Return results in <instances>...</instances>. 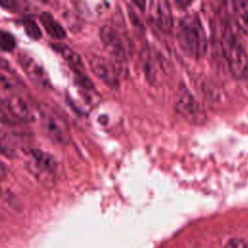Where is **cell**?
I'll list each match as a JSON object with an SVG mask.
<instances>
[{
  "label": "cell",
  "instance_id": "cb8c5ba5",
  "mask_svg": "<svg viewBox=\"0 0 248 248\" xmlns=\"http://www.w3.org/2000/svg\"><path fill=\"white\" fill-rule=\"evenodd\" d=\"M0 194H1V187H0Z\"/></svg>",
  "mask_w": 248,
  "mask_h": 248
},
{
  "label": "cell",
  "instance_id": "4fadbf2b",
  "mask_svg": "<svg viewBox=\"0 0 248 248\" xmlns=\"http://www.w3.org/2000/svg\"><path fill=\"white\" fill-rule=\"evenodd\" d=\"M232 6L236 27L243 34L248 35V1H235Z\"/></svg>",
  "mask_w": 248,
  "mask_h": 248
},
{
  "label": "cell",
  "instance_id": "52a82bcc",
  "mask_svg": "<svg viewBox=\"0 0 248 248\" xmlns=\"http://www.w3.org/2000/svg\"><path fill=\"white\" fill-rule=\"evenodd\" d=\"M89 66L92 73L111 89L119 87V72L112 62L103 56L93 55L89 58Z\"/></svg>",
  "mask_w": 248,
  "mask_h": 248
},
{
  "label": "cell",
  "instance_id": "7c38bea8",
  "mask_svg": "<svg viewBox=\"0 0 248 248\" xmlns=\"http://www.w3.org/2000/svg\"><path fill=\"white\" fill-rule=\"evenodd\" d=\"M40 21L47 35L51 38L55 40H62L66 37V31L64 27L54 18L50 13H42L40 15Z\"/></svg>",
  "mask_w": 248,
  "mask_h": 248
},
{
  "label": "cell",
  "instance_id": "ba28073f",
  "mask_svg": "<svg viewBox=\"0 0 248 248\" xmlns=\"http://www.w3.org/2000/svg\"><path fill=\"white\" fill-rule=\"evenodd\" d=\"M18 64L28 77V78L38 87L46 88L49 86L50 81L47 73L44 67L31 55L25 52H19L17 54Z\"/></svg>",
  "mask_w": 248,
  "mask_h": 248
},
{
  "label": "cell",
  "instance_id": "30bf717a",
  "mask_svg": "<svg viewBox=\"0 0 248 248\" xmlns=\"http://www.w3.org/2000/svg\"><path fill=\"white\" fill-rule=\"evenodd\" d=\"M6 103L10 112L18 122H28L32 119L31 110L27 103L20 96L11 95L7 98Z\"/></svg>",
  "mask_w": 248,
  "mask_h": 248
},
{
  "label": "cell",
  "instance_id": "ffe728a7",
  "mask_svg": "<svg viewBox=\"0 0 248 248\" xmlns=\"http://www.w3.org/2000/svg\"><path fill=\"white\" fill-rule=\"evenodd\" d=\"M12 82L10 79L4 76L2 73H0V90H8L12 88Z\"/></svg>",
  "mask_w": 248,
  "mask_h": 248
},
{
  "label": "cell",
  "instance_id": "ac0fdd59",
  "mask_svg": "<svg viewBox=\"0 0 248 248\" xmlns=\"http://www.w3.org/2000/svg\"><path fill=\"white\" fill-rule=\"evenodd\" d=\"M16 47L14 36L7 31H0V49L3 51H12Z\"/></svg>",
  "mask_w": 248,
  "mask_h": 248
},
{
  "label": "cell",
  "instance_id": "9c48e42d",
  "mask_svg": "<svg viewBox=\"0 0 248 248\" xmlns=\"http://www.w3.org/2000/svg\"><path fill=\"white\" fill-rule=\"evenodd\" d=\"M150 16L155 25L163 32L168 33L173 25V17L170 3L167 1L150 2Z\"/></svg>",
  "mask_w": 248,
  "mask_h": 248
},
{
  "label": "cell",
  "instance_id": "603a6c76",
  "mask_svg": "<svg viewBox=\"0 0 248 248\" xmlns=\"http://www.w3.org/2000/svg\"><path fill=\"white\" fill-rule=\"evenodd\" d=\"M0 69L10 70V65H9L8 61L5 58L1 57V56H0Z\"/></svg>",
  "mask_w": 248,
  "mask_h": 248
},
{
  "label": "cell",
  "instance_id": "9a60e30c",
  "mask_svg": "<svg viewBox=\"0 0 248 248\" xmlns=\"http://www.w3.org/2000/svg\"><path fill=\"white\" fill-rule=\"evenodd\" d=\"M0 154L6 158L14 159L16 157V148L9 135L0 130Z\"/></svg>",
  "mask_w": 248,
  "mask_h": 248
},
{
  "label": "cell",
  "instance_id": "e0dca14e",
  "mask_svg": "<svg viewBox=\"0 0 248 248\" xmlns=\"http://www.w3.org/2000/svg\"><path fill=\"white\" fill-rule=\"evenodd\" d=\"M0 122L6 125H16L18 121L10 112L6 100L0 98Z\"/></svg>",
  "mask_w": 248,
  "mask_h": 248
},
{
  "label": "cell",
  "instance_id": "2e32d148",
  "mask_svg": "<svg viewBox=\"0 0 248 248\" xmlns=\"http://www.w3.org/2000/svg\"><path fill=\"white\" fill-rule=\"evenodd\" d=\"M23 28L26 35L33 40H39L42 37V32L39 25L31 18H25L23 20Z\"/></svg>",
  "mask_w": 248,
  "mask_h": 248
},
{
  "label": "cell",
  "instance_id": "7a4b0ae2",
  "mask_svg": "<svg viewBox=\"0 0 248 248\" xmlns=\"http://www.w3.org/2000/svg\"><path fill=\"white\" fill-rule=\"evenodd\" d=\"M222 49L229 69L235 78H248V53L238 34L231 24L222 31Z\"/></svg>",
  "mask_w": 248,
  "mask_h": 248
},
{
  "label": "cell",
  "instance_id": "8992f818",
  "mask_svg": "<svg viewBox=\"0 0 248 248\" xmlns=\"http://www.w3.org/2000/svg\"><path fill=\"white\" fill-rule=\"evenodd\" d=\"M40 120L43 131L53 141L60 144H67L70 141V132L64 120L51 110L42 109Z\"/></svg>",
  "mask_w": 248,
  "mask_h": 248
},
{
  "label": "cell",
  "instance_id": "277c9868",
  "mask_svg": "<svg viewBox=\"0 0 248 248\" xmlns=\"http://www.w3.org/2000/svg\"><path fill=\"white\" fill-rule=\"evenodd\" d=\"M100 39L106 49L113 57L112 62L120 74L119 70L122 71L128 52L123 38L112 26L104 25L100 29Z\"/></svg>",
  "mask_w": 248,
  "mask_h": 248
},
{
  "label": "cell",
  "instance_id": "5b68a950",
  "mask_svg": "<svg viewBox=\"0 0 248 248\" xmlns=\"http://www.w3.org/2000/svg\"><path fill=\"white\" fill-rule=\"evenodd\" d=\"M175 110L186 121L192 124H202L206 119V112L196 97L184 89L175 102Z\"/></svg>",
  "mask_w": 248,
  "mask_h": 248
},
{
  "label": "cell",
  "instance_id": "44dd1931",
  "mask_svg": "<svg viewBox=\"0 0 248 248\" xmlns=\"http://www.w3.org/2000/svg\"><path fill=\"white\" fill-rule=\"evenodd\" d=\"M129 16H130V20H131L133 26H135L136 28H140V29L142 28V24H141L140 18L138 17L137 14H135V12L132 11L131 9L129 10Z\"/></svg>",
  "mask_w": 248,
  "mask_h": 248
},
{
  "label": "cell",
  "instance_id": "8fae6325",
  "mask_svg": "<svg viewBox=\"0 0 248 248\" xmlns=\"http://www.w3.org/2000/svg\"><path fill=\"white\" fill-rule=\"evenodd\" d=\"M50 46L66 60V62L75 72H82L84 65L80 55L76 50H74L68 45L61 43H51Z\"/></svg>",
  "mask_w": 248,
  "mask_h": 248
},
{
  "label": "cell",
  "instance_id": "d6986e66",
  "mask_svg": "<svg viewBox=\"0 0 248 248\" xmlns=\"http://www.w3.org/2000/svg\"><path fill=\"white\" fill-rule=\"evenodd\" d=\"M223 248H248V244L240 237H231L226 240Z\"/></svg>",
  "mask_w": 248,
  "mask_h": 248
},
{
  "label": "cell",
  "instance_id": "7402d4cb",
  "mask_svg": "<svg viewBox=\"0 0 248 248\" xmlns=\"http://www.w3.org/2000/svg\"><path fill=\"white\" fill-rule=\"evenodd\" d=\"M7 174H8V170H7V168L6 166L0 161V180H3L7 177Z\"/></svg>",
  "mask_w": 248,
  "mask_h": 248
},
{
  "label": "cell",
  "instance_id": "6da1fadb",
  "mask_svg": "<svg viewBox=\"0 0 248 248\" xmlns=\"http://www.w3.org/2000/svg\"><path fill=\"white\" fill-rule=\"evenodd\" d=\"M176 38L182 51L192 57H202L207 49V37L201 19L197 16H187L180 19Z\"/></svg>",
  "mask_w": 248,
  "mask_h": 248
},
{
  "label": "cell",
  "instance_id": "5bb4252c",
  "mask_svg": "<svg viewBox=\"0 0 248 248\" xmlns=\"http://www.w3.org/2000/svg\"><path fill=\"white\" fill-rule=\"evenodd\" d=\"M78 10L90 16H99L108 9V2H78Z\"/></svg>",
  "mask_w": 248,
  "mask_h": 248
},
{
  "label": "cell",
  "instance_id": "3957f363",
  "mask_svg": "<svg viewBox=\"0 0 248 248\" xmlns=\"http://www.w3.org/2000/svg\"><path fill=\"white\" fill-rule=\"evenodd\" d=\"M28 168L34 176L42 183H51L57 169V162L48 153L40 149H31L29 151Z\"/></svg>",
  "mask_w": 248,
  "mask_h": 248
}]
</instances>
